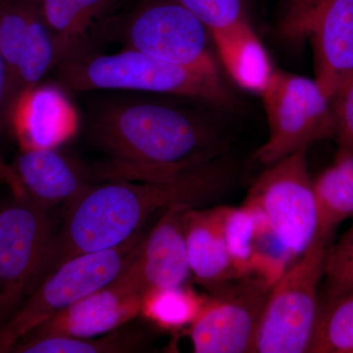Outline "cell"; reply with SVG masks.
I'll return each mask as SVG.
<instances>
[{"instance_id":"obj_1","label":"cell","mask_w":353,"mask_h":353,"mask_svg":"<svg viewBox=\"0 0 353 353\" xmlns=\"http://www.w3.org/2000/svg\"><path fill=\"white\" fill-rule=\"evenodd\" d=\"M88 134L108 157L95 164L101 183L170 180L219 159L228 150L227 134L211 114L148 97L95 102Z\"/></svg>"},{"instance_id":"obj_2","label":"cell","mask_w":353,"mask_h":353,"mask_svg":"<svg viewBox=\"0 0 353 353\" xmlns=\"http://www.w3.org/2000/svg\"><path fill=\"white\" fill-rule=\"evenodd\" d=\"M230 179V167L221 157L170 180L92 185L69 202L63 224L53 234L44 255L39 284L67 260L131 240L159 211L201 208L226 189Z\"/></svg>"},{"instance_id":"obj_3","label":"cell","mask_w":353,"mask_h":353,"mask_svg":"<svg viewBox=\"0 0 353 353\" xmlns=\"http://www.w3.org/2000/svg\"><path fill=\"white\" fill-rule=\"evenodd\" d=\"M52 71L57 85L73 92L123 90L183 97L217 108L234 105L218 67L182 66L129 48L104 54L83 48L59 60Z\"/></svg>"},{"instance_id":"obj_4","label":"cell","mask_w":353,"mask_h":353,"mask_svg":"<svg viewBox=\"0 0 353 353\" xmlns=\"http://www.w3.org/2000/svg\"><path fill=\"white\" fill-rule=\"evenodd\" d=\"M143 236L139 233L117 248L78 255L48 274L0 324V353L12 352L24 336L52 316L111 284L136 259Z\"/></svg>"},{"instance_id":"obj_5","label":"cell","mask_w":353,"mask_h":353,"mask_svg":"<svg viewBox=\"0 0 353 353\" xmlns=\"http://www.w3.org/2000/svg\"><path fill=\"white\" fill-rule=\"evenodd\" d=\"M328 241L316 236L269 290L260 317L254 352H308L319 314L320 283Z\"/></svg>"},{"instance_id":"obj_6","label":"cell","mask_w":353,"mask_h":353,"mask_svg":"<svg viewBox=\"0 0 353 353\" xmlns=\"http://www.w3.org/2000/svg\"><path fill=\"white\" fill-rule=\"evenodd\" d=\"M261 97L269 137L257 150L260 163L269 166L336 136L333 101L315 79L275 69Z\"/></svg>"},{"instance_id":"obj_7","label":"cell","mask_w":353,"mask_h":353,"mask_svg":"<svg viewBox=\"0 0 353 353\" xmlns=\"http://www.w3.org/2000/svg\"><path fill=\"white\" fill-rule=\"evenodd\" d=\"M306 152L299 150L267 166L245 199L261 213L272 234L294 260L307 250L317 234Z\"/></svg>"},{"instance_id":"obj_8","label":"cell","mask_w":353,"mask_h":353,"mask_svg":"<svg viewBox=\"0 0 353 353\" xmlns=\"http://www.w3.org/2000/svg\"><path fill=\"white\" fill-rule=\"evenodd\" d=\"M115 28L124 48L182 66L218 67L208 28L176 0H139Z\"/></svg>"},{"instance_id":"obj_9","label":"cell","mask_w":353,"mask_h":353,"mask_svg":"<svg viewBox=\"0 0 353 353\" xmlns=\"http://www.w3.org/2000/svg\"><path fill=\"white\" fill-rule=\"evenodd\" d=\"M54 232L48 210L29 197H14L0 208V324L38 285Z\"/></svg>"},{"instance_id":"obj_10","label":"cell","mask_w":353,"mask_h":353,"mask_svg":"<svg viewBox=\"0 0 353 353\" xmlns=\"http://www.w3.org/2000/svg\"><path fill=\"white\" fill-rule=\"evenodd\" d=\"M270 289L259 279L248 277L210 292L190 326L194 352H254L259 320Z\"/></svg>"},{"instance_id":"obj_11","label":"cell","mask_w":353,"mask_h":353,"mask_svg":"<svg viewBox=\"0 0 353 353\" xmlns=\"http://www.w3.org/2000/svg\"><path fill=\"white\" fill-rule=\"evenodd\" d=\"M132 264L111 284L52 316L22 340L50 336L94 338L131 323L141 314L146 294Z\"/></svg>"},{"instance_id":"obj_12","label":"cell","mask_w":353,"mask_h":353,"mask_svg":"<svg viewBox=\"0 0 353 353\" xmlns=\"http://www.w3.org/2000/svg\"><path fill=\"white\" fill-rule=\"evenodd\" d=\"M14 170L27 197L48 209L75 199L97 180L94 165L68 157L58 148L21 150Z\"/></svg>"},{"instance_id":"obj_13","label":"cell","mask_w":353,"mask_h":353,"mask_svg":"<svg viewBox=\"0 0 353 353\" xmlns=\"http://www.w3.org/2000/svg\"><path fill=\"white\" fill-rule=\"evenodd\" d=\"M9 125L21 150L58 148L78 132V113L59 85H38L14 108Z\"/></svg>"},{"instance_id":"obj_14","label":"cell","mask_w":353,"mask_h":353,"mask_svg":"<svg viewBox=\"0 0 353 353\" xmlns=\"http://www.w3.org/2000/svg\"><path fill=\"white\" fill-rule=\"evenodd\" d=\"M185 208L167 209L143 236L132 270L146 290L185 285L192 276L185 245Z\"/></svg>"},{"instance_id":"obj_15","label":"cell","mask_w":353,"mask_h":353,"mask_svg":"<svg viewBox=\"0 0 353 353\" xmlns=\"http://www.w3.org/2000/svg\"><path fill=\"white\" fill-rule=\"evenodd\" d=\"M315 80L333 101L353 73V0H328L309 32Z\"/></svg>"},{"instance_id":"obj_16","label":"cell","mask_w":353,"mask_h":353,"mask_svg":"<svg viewBox=\"0 0 353 353\" xmlns=\"http://www.w3.org/2000/svg\"><path fill=\"white\" fill-rule=\"evenodd\" d=\"M183 225L190 274L196 282L212 292L238 280L214 208L187 209Z\"/></svg>"},{"instance_id":"obj_17","label":"cell","mask_w":353,"mask_h":353,"mask_svg":"<svg viewBox=\"0 0 353 353\" xmlns=\"http://www.w3.org/2000/svg\"><path fill=\"white\" fill-rule=\"evenodd\" d=\"M211 39L234 82L243 90L261 95L275 69L250 20L212 32Z\"/></svg>"},{"instance_id":"obj_18","label":"cell","mask_w":353,"mask_h":353,"mask_svg":"<svg viewBox=\"0 0 353 353\" xmlns=\"http://www.w3.org/2000/svg\"><path fill=\"white\" fill-rule=\"evenodd\" d=\"M117 0H37L50 30L57 62L85 46L88 32L106 18Z\"/></svg>"},{"instance_id":"obj_19","label":"cell","mask_w":353,"mask_h":353,"mask_svg":"<svg viewBox=\"0 0 353 353\" xmlns=\"http://www.w3.org/2000/svg\"><path fill=\"white\" fill-rule=\"evenodd\" d=\"M317 234L329 241L341 223L353 220V152H336L333 164L313 180Z\"/></svg>"},{"instance_id":"obj_20","label":"cell","mask_w":353,"mask_h":353,"mask_svg":"<svg viewBox=\"0 0 353 353\" xmlns=\"http://www.w3.org/2000/svg\"><path fill=\"white\" fill-rule=\"evenodd\" d=\"M145 329L128 324L110 333L94 338L50 336L22 340L13 347L14 353H132L145 352L150 343Z\"/></svg>"},{"instance_id":"obj_21","label":"cell","mask_w":353,"mask_h":353,"mask_svg":"<svg viewBox=\"0 0 353 353\" xmlns=\"http://www.w3.org/2000/svg\"><path fill=\"white\" fill-rule=\"evenodd\" d=\"M214 209L236 277H250L259 224L256 211L245 202L239 208Z\"/></svg>"},{"instance_id":"obj_22","label":"cell","mask_w":353,"mask_h":353,"mask_svg":"<svg viewBox=\"0 0 353 353\" xmlns=\"http://www.w3.org/2000/svg\"><path fill=\"white\" fill-rule=\"evenodd\" d=\"M205 299L185 285L152 290L143 299L141 315L158 328L180 330L192 324Z\"/></svg>"},{"instance_id":"obj_23","label":"cell","mask_w":353,"mask_h":353,"mask_svg":"<svg viewBox=\"0 0 353 353\" xmlns=\"http://www.w3.org/2000/svg\"><path fill=\"white\" fill-rule=\"evenodd\" d=\"M309 353H353V292L320 305Z\"/></svg>"},{"instance_id":"obj_24","label":"cell","mask_w":353,"mask_h":353,"mask_svg":"<svg viewBox=\"0 0 353 353\" xmlns=\"http://www.w3.org/2000/svg\"><path fill=\"white\" fill-rule=\"evenodd\" d=\"M327 299L353 292V222L332 248H327L324 276Z\"/></svg>"},{"instance_id":"obj_25","label":"cell","mask_w":353,"mask_h":353,"mask_svg":"<svg viewBox=\"0 0 353 353\" xmlns=\"http://www.w3.org/2000/svg\"><path fill=\"white\" fill-rule=\"evenodd\" d=\"M212 32L248 19L246 0H176Z\"/></svg>"},{"instance_id":"obj_26","label":"cell","mask_w":353,"mask_h":353,"mask_svg":"<svg viewBox=\"0 0 353 353\" xmlns=\"http://www.w3.org/2000/svg\"><path fill=\"white\" fill-rule=\"evenodd\" d=\"M328 0H284L278 22L283 41L290 44L303 43L308 39L316 16Z\"/></svg>"},{"instance_id":"obj_27","label":"cell","mask_w":353,"mask_h":353,"mask_svg":"<svg viewBox=\"0 0 353 353\" xmlns=\"http://www.w3.org/2000/svg\"><path fill=\"white\" fill-rule=\"evenodd\" d=\"M338 152H353V73L333 99Z\"/></svg>"},{"instance_id":"obj_28","label":"cell","mask_w":353,"mask_h":353,"mask_svg":"<svg viewBox=\"0 0 353 353\" xmlns=\"http://www.w3.org/2000/svg\"><path fill=\"white\" fill-rule=\"evenodd\" d=\"M0 181L9 188L14 197L23 199L27 196L17 173L14 170L13 167L7 164L1 157H0Z\"/></svg>"},{"instance_id":"obj_29","label":"cell","mask_w":353,"mask_h":353,"mask_svg":"<svg viewBox=\"0 0 353 353\" xmlns=\"http://www.w3.org/2000/svg\"><path fill=\"white\" fill-rule=\"evenodd\" d=\"M6 87V69L1 54H0V132L3 130V123H2L1 110L2 102H3L4 92Z\"/></svg>"}]
</instances>
